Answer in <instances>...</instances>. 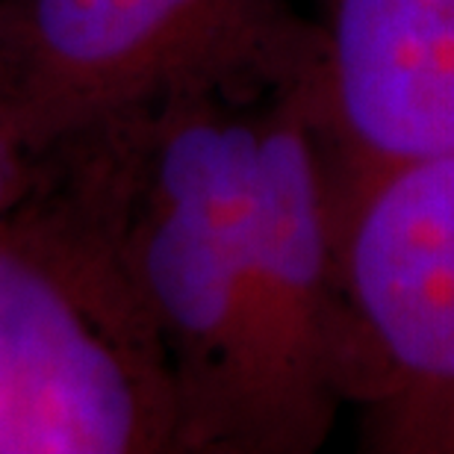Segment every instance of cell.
<instances>
[{
  "mask_svg": "<svg viewBox=\"0 0 454 454\" xmlns=\"http://www.w3.org/2000/svg\"><path fill=\"white\" fill-rule=\"evenodd\" d=\"M295 18L222 77L80 130L66 148L101 198L168 354L180 454H257L254 162L266 89Z\"/></svg>",
  "mask_w": 454,
  "mask_h": 454,
  "instance_id": "6da1fadb",
  "label": "cell"
},
{
  "mask_svg": "<svg viewBox=\"0 0 454 454\" xmlns=\"http://www.w3.org/2000/svg\"><path fill=\"white\" fill-rule=\"evenodd\" d=\"M0 454H180L168 354L62 148L0 215Z\"/></svg>",
  "mask_w": 454,
  "mask_h": 454,
  "instance_id": "7a4b0ae2",
  "label": "cell"
},
{
  "mask_svg": "<svg viewBox=\"0 0 454 454\" xmlns=\"http://www.w3.org/2000/svg\"><path fill=\"white\" fill-rule=\"evenodd\" d=\"M337 387L363 442L454 454V148L340 166Z\"/></svg>",
  "mask_w": 454,
  "mask_h": 454,
  "instance_id": "3957f363",
  "label": "cell"
},
{
  "mask_svg": "<svg viewBox=\"0 0 454 454\" xmlns=\"http://www.w3.org/2000/svg\"><path fill=\"white\" fill-rule=\"evenodd\" d=\"M342 153L316 77L313 27L295 21L260 113L251 207L257 454L322 446L337 387V213Z\"/></svg>",
  "mask_w": 454,
  "mask_h": 454,
  "instance_id": "277c9868",
  "label": "cell"
},
{
  "mask_svg": "<svg viewBox=\"0 0 454 454\" xmlns=\"http://www.w3.org/2000/svg\"><path fill=\"white\" fill-rule=\"evenodd\" d=\"M284 0H0V124L42 153L254 57Z\"/></svg>",
  "mask_w": 454,
  "mask_h": 454,
  "instance_id": "5b68a950",
  "label": "cell"
},
{
  "mask_svg": "<svg viewBox=\"0 0 454 454\" xmlns=\"http://www.w3.org/2000/svg\"><path fill=\"white\" fill-rule=\"evenodd\" d=\"M310 27L345 162L454 148V0H319Z\"/></svg>",
  "mask_w": 454,
  "mask_h": 454,
  "instance_id": "8992f818",
  "label": "cell"
}]
</instances>
